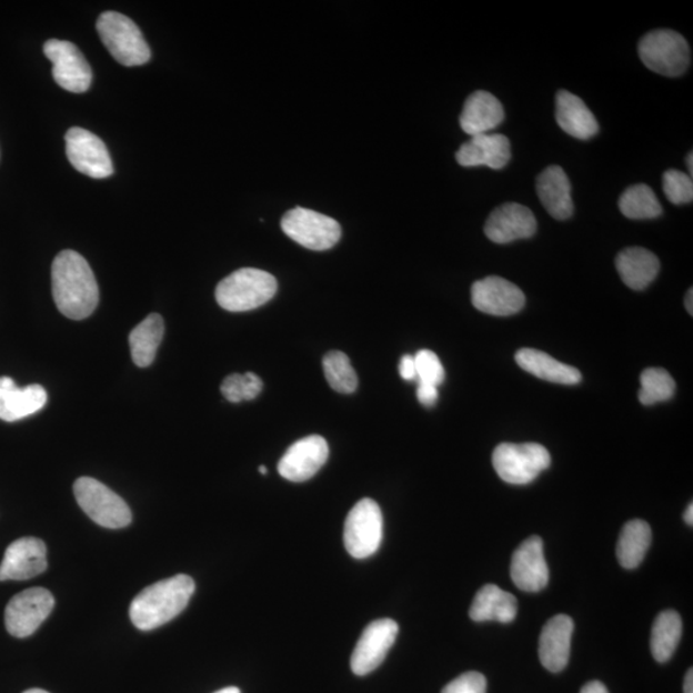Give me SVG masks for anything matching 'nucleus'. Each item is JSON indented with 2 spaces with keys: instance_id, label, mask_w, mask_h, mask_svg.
Masks as SVG:
<instances>
[{
  "instance_id": "f257e3e1",
  "label": "nucleus",
  "mask_w": 693,
  "mask_h": 693,
  "mask_svg": "<svg viewBox=\"0 0 693 693\" xmlns=\"http://www.w3.org/2000/svg\"><path fill=\"white\" fill-rule=\"evenodd\" d=\"M52 292L62 315L84 320L92 315L99 302V288L92 268L76 251H62L52 265Z\"/></svg>"
},
{
  "instance_id": "f03ea898",
  "label": "nucleus",
  "mask_w": 693,
  "mask_h": 693,
  "mask_svg": "<svg viewBox=\"0 0 693 693\" xmlns=\"http://www.w3.org/2000/svg\"><path fill=\"white\" fill-rule=\"evenodd\" d=\"M195 591L193 578L178 574L147 587L131 602L130 619L140 631H152L184 612Z\"/></svg>"
},
{
  "instance_id": "7ed1b4c3",
  "label": "nucleus",
  "mask_w": 693,
  "mask_h": 693,
  "mask_svg": "<svg viewBox=\"0 0 693 693\" xmlns=\"http://www.w3.org/2000/svg\"><path fill=\"white\" fill-rule=\"evenodd\" d=\"M278 282L268 271L245 268L231 272L217 288L220 308L230 312L259 309L274 299Z\"/></svg>"
},
{
  "instance_id": "20e7f679",
  "label": "nucleus",
  "mask_w": 693,
  "mask_h": 693,
  "mask_svg": "<svg viewBox=\"0 0 693 693\" xmlns=\"http://www.w3.org/2000/svg\"><path fill=\"white\" fill-rule=\"evenodd\" d=\"M97 31L116 61L134 68L151 60V49L135 22L119 12L99 16Z\"/></svg>"
},
{
  "instance_id": "39448f33",
  "label": "nucleus",
  "mask_w": 693,
  "mask_h": 693,
  "mask_svg": "<svg viewBox=\"0 0 693 693\" xmlns=\"http://www.w3.org/2000/svg\"><path fill=\"white\" fill-rule=\"evenodd\" d=\"M639 53L649 70L667 78L683 76L691 62L687 40L673 30L649 32L640 41Z\"/></svg>"
},
{
  "instance_id": "423d86ee",
  "label": "nucleus",
  "mask_w": 693,
  "mask_h": 693,
  "mask_svg": "<svg viewBox=\"0 0 693 693\" xmlns=\"http://www.w3.org/2000/svg\"><path fill=\"white\" fill-rule=\"evenodd\" d=\"M492 464L503 482L531 483L551 465V456L539 443H502L493 451Z\"/></svg>"
},
{
  "instance_id": "0eeeda50",
  "label": "nucleus",
  "mask_w": 693,
  "mask_h": 693,
  "mask_svg": "<svg viewBox=\"0 0 693 693\" xmlns=\"http://www.w3.org/2000/svg\"><path fill=\"white\" fill-rule=\"evenodd\" d=\"M73 493L82 511L98 525L121 530L133 519L127 502L93 478H79L73 484Z\"/></svg>"
},
{
  "instance_id": "6e6552de",
  "label": "nucleus",
  "mask_w": 693,
  "mask_h": 693,
  "mask_svg": "<svg viewBox=\"0 0 693 693\" xmlns=\"http://www.w3.org/2000/svg\"><path fill=\"white\" fill-rule=\"evenodd\" d=\"M383 514L378 503L364 499L350 511L344 524V546L354 559H366L381 548Z\"/></svg>"
},
{
  "instance_id": "1a4fd4ad",
  "label": "nucleus",
  "mask_w": 693,
  "mask_h": 693,
  "mask_svg": "<svg viewBox=\"0 0 693 693\" xmlns=\"http://www.w3.org/2000/svg\"><path fill=\"white\" fill-rule=\"evenodd\" d=\"M282 229L295 243L311 251H327L340 242L342 228L332 218L303 208L288 211Z\"/></svg>"
},
{
  "instance_id": "9d476101",
  "label": "nucleus",
  "mask_w": 693,
  "mask_h": 693,
  "mask_svg": "<svg viewBox=\"0 0 693 693\" xmlns=\"http://www.w3.org/2000/svg\"><path fill=\"white\" fill-rule=\"evenodd\" d=\"M44 54L53 63V79L70 93H86L92 84L93 72L80 49L68 40H48Z\"/></svg>"
},
{
  "instance_id": "9b49d317",
  "label": "nucleus",
  "mask_w": 693,
  "mask_h": 693,
  "mask_svg": "<svg viewBox=\"0 0 693 693\" xmlns=\"http://www.w3.org/2000/svg\"><path fill=\"white\" fill-rule=\"evenodd\" d=\"M54 607V597L46 589H30L16 595L6 607L7 631L24 639L36 633Z\"/></svg>"
},
{
  "instance_id": "f8f14e48",
  "label": "nucleus",
  "mask_w": 693,
  "mask_h": 693,
  "mask_svg": "<svg viewBox=\"0 0 693 693\" xmlns=\"http://www.w3.org/2000/svg\"><path fill=\"white\" fill-rule=\"evenodd\" d=\"M66 154L73 168L92 179L110 178L113 163L101 138L81 128L66 134Z\"/></svg>"
},
{
  "instance_id": "ddd939ff",
  "label": "nucleus",
  "mask_w": 693,
  "mask_h": 693,
  "mask_svg": "<svg viewBox=\"0 0 693 693\" xmlns=\"http://www.w3.org/2000/svg\"><path fill=\"white\" fill-rule=\"evenodd\" d=\"M399 624L392 619H379L362 632L351 656V670L356 675H366L384 662L399 635Z\"/></svg>"
},
{
  "instance_id": "4468645a",
  "label": "nucleus",
  "mask_w": 693,
  "mask_h": 693,
  "mask_svg": "<svg viewBox=\"0 0 693 693\" xmlns=\"http://www.w3.org/2000/svg\"><path fill=\"white\" fill-rule=\"evenodd\" d=\"M329 445L321 435H310L297 441L279 461V474L289 482H307L325 465Z\"/></svg>"
},
{
  "instance_id": "2eb2a0df",
  "label": "nucleus",
  "mask_w": 693,
  "mask_h": 693,
  "mask_svg": "<svg viewBox=\"0 0 693 693\" xmlns=\"http://www.w3.org/2000/svg\"><path fill=\"white\" fill-rule=\"evenodd\" d=\"M473 307L493 317H511L523 310L525 295L518 285L500 277L478 280L472 287Z\"/></svg>"
},
{
  "instance_id": "dca6fc26",
  "label": "nucleus",
  "mask_w": 693,
  "mask_h": 693,
  "mask_svg": "<svg viewBox=\"0 0 693 693\" xmlns=\"http://www.w3.org/2000/svg\"><path fill=\"white\" fill-rule=\"evenodd\" d=\"M48 568L46 543L36 538L14 541L0 564V582L28 581Z\"/></svg>"
},
{
  "instance_id": "f3484780",
  "label": "nucleus",
  "mask_w": 693,
  "mask_h": 693,
  "mask_svg": "<svg viewBox=\"0 0 693 693\" xmlns=\"http://www.w3.org/2000/svg\"><path fill=\"white\" fill-rule=\"evenodd\" d=\"M511 580L519 590L541 592L549 583V568L543 554V541L533 535L524 541L511 559Z\"/></svg>"
},
{
  "instance_id": "a211bd4d",
  "label": "nucleus",
  "mask_w": 693,
  "mask_h": 693,
  "mask_svg": "<svg viewBox=\"0 0 693 693\" xmlns=\"http://www.w3.org/2000/svg\"><path fill=\"white\" fill-rule=\"evenodd\" d=\"M538 231L533 212L519 203H505L490 214L484 233L493 243L508 244L532 238Z\"/></svg>"
},
{
  "instance_id": "6ab92c4d",
  "label": "nucleus",
  "mask_w": 693,
  "mask_h": 693,
  "mask_svg": "<svg viewBox=\"0 0 693 693\" xmlns=\"http://www.w3.org/2000/svg\"><path fill=\"white\" fill-rule=\"evenodd\" d=\"M574 622L571 616L559 614L543 626L540 637V660L552 673L564 671L571 657Z\"/></svg>"
},
{
  "instance_id": "aec40b11",
  "label": "nucleus",
  "mask_w": 693,
  "mask_h": 693,
  "mask_svg": "<svg viewBox=\"0 0 693 693\" xmlns=\"http://www.w3.org/2000/svg\"><path fill=\"white\" fill-rule=\"evenodd\" d=\"M48 402L43 386L31 384L18 386L13 379L0 376V419L13 423L37 414Z\"/></svg>"
},
{
  "instance_id": "412c9836",
  "label": "nucleus",
  "mask_w": 693,
  "mask_h": 693,
  "mask_svg": "<svg viewBox=\"0 0 693 693\" xmlns=\"http://www.w3.org/2000/svg\"><path fill=\"white\" fill-rule=\"evenodd\" d=\"M461 167H486L501 170L511 160V144L508 137L502 134H482L472 137L462 144L456 153Z\"/></svg>"
},
{
  "instance_id": "4be33fe9",
  "label": "nucleus",
  "mask_w": 693,
  "mask_h": 693,
  "mask_svg": "<svg viewBox=\"0 0 693 693\" xmlns=\"http://www.w3.org/2000/svg\"><path fill=\"white\" fill-rule=\"evenodd\" d=\"M505 120V110L496 97L484 90L469 96L460 114V127L470 137L489 134Z\"/></svg>"
},
{
  "instance_id": "5701e85b",
  "label": "nucleus",
  "mask_w": 693,
  "mask_h": 693,
  "mask_svg": "<svg viewBox=\"0 0 693 693\" xmlns=\"http://www.w3.org/2000/svg\"><path fill=\"white\" fill-rule=\"evenodd\" d=\"M538 194L552 218L564 221L572 218L574 203L572 184L560 167L544 169L538 178Z\"/></svg>"
},
{
  "instance_id": "b1692460",
  "label": "nucleus",
  "mask_w": 693,
  "mask_h": 693,
  "mask_svg": "<svg viewBox=\"0 0 693 693\" xmlns=\"http://www.w3.org/2000/svg\"><path fill=\"white\" fill-rule=\"evenodd\" d=\"M556 121L568 135L580 140H589L600 130L595 114L580 97L568 90H560L556 96Z\"/></svg>"
},
{
  "instance_id": "393cba45",
  "label": "nucleus",
  "mask_w": 693,
  "mask_h": 693,
  "mask_svg": "<svg viewBox=\"0 0 693 693\" xmlns=\"http://www.w3.org/2000/svg\"><path fill=\"white\" fill-rule=\"evenodd\" d=\"M615 267L626 287L643 291L656 279L660 262L653 252L632 247L617 254Z\"/></svg>"
},
{
  "instance_id": "a878e982",
  "label": "nucleus",
  "mask_w": 693,
  "mask_h": 693,
  "mask_svg": "<svg viewBox=\"0 0 693 693\" xmlns=\"http://www.w3.org/2000/svg\"><path fill=\"white\" fill-rule=\"evenodd\" d=\"M518 613V601L511 593L503 591L496 584H485L470 607V617L474 622H499L509 624L514 622Z\"/></svg>"
},
{
  "instance_id": "bb28decb",
  "label": "nucleus",
  "mask_w": 693,
  "mask_h": 693,
  "mask_svg": "<svg viewBox=\"0 0 693 693\" xmlns=\"http://www.w3.org/2000/svg\"><path fill=\"white\" fill-rule=\"evenodd\" d=\"M516 364L534 376L556 384L574 385L582 381L580 370L569 366L539 350L523 349L516 353Z\"/></svg>"
},
{
  "instance_id": "cd10ccee",
  "label": "nucleus",
  "mask_w": 693,
  "mask_h": 693,
  "mask_svg": "<svg viewBox=\"0 0 693 693\" xmlns=\"http://www.w3.org/2000/svg\"><path fill=\"white\" fill-rule=\"evenodd\" d=\"M164 334V323L159 313H151L129 335L131 358L139 368L153 364Z\"/></svg>"
},
{
  "instance_id": "c85d7f7f",
  "label": "nucleus",
  "mask_w": 693,
  "mask_h": 693,
  "mask_svg": "<svg viewBox=\"0 0 693 693\" xmlns=\"http://www.w3.org/2000/svg\"><path fill=\"white\" fill-rule=\"evenodd\" d=\"M651 539H653L651 528L643 520L635 519L626 523L617 540L619 563L625 569L637 568L646 556Z\"/></svg>"
},
{
  "instance_id": "c756f323",
  "label": "nucleus",
  "mask_w": 693,
  "mask_h": 693,
  "mask_svg": "<svg viewBox=\"0 0 693 693\" xmlns=\"http://www.w3.org/2000/svg\"><path fill=\"white\" fill-rule=\"evenodd\" d=\"M682 621L673 610L660 613L651 631V653L659 663H665L675 653L681 641Z\"/></svg>"
},
{
  "instance_id": "7c9ffc66",
  "label": "nucleus",
  "mask_w": 693,
  "mask_h": 693,
  "mask_svg": "<svg viewBox=\"0 0 693 693\" xmlns=\"http://www.w3.org/2000/svg\"><path fill=\"white\" fill-rule=\"evenodd\" d=\"M619 209L631 220L656 219L663 213L662 204L653 189L646 184H637L625 189L619 200Z\"/></svg>"
},
{
  "instance_id": "2f4dec72",
  "label": "nucleus",
  "mask_w": 693,
  "mask_h": 693,
  "mask_svg": "<svg viewBox=\"0 0 693 693\" xmlns=\"http://www.w3.org/2000/svg\"><path fill=\"white\" fill-rule=\"evenodd\" d=\"M327 381L334 391L342 394H351L358 390L359 378L346 354L341 351H332L323 360Z\"/></svg>"
},
{
  "instance_id": "473e14b6",
  "label": "nucleus",
  "mask_w": 693,
  "mask_h": 693,
  "mask_svg": "<svg viewBox=\"0 0 693 693\" xmlns=\"http://www.w3.org/2000/svg\"><path fill=\"white\" fill-rule=\"evenodd\" d=\"M639 399L645 406L673 399L675 393L674 379L666 370L650 368L641 374Z\"/></svg>"
},
{
  "instance_id": "72a5a7b5",
  "label": "nucleus",
  "mask_w": 693,
  "mask_h": 693,
  "mask_svg": "<svg viewBox=\"0 0 693 693\" xmlns=\"http://www.w3.org/2000/svg\"><path fill=\"white\" fill-rule=\"evenodd\" d=\"M263 383L253 373L231 374L221 384V393L229 402L251 401L262 392Z\"/></svg>"
},
{
  "instance_id": "f704fd0d",
  "label": "nucleus",
  "mask_w": 693,
  "mask_h": 693,
  "mask_svg": "<svg viewBox=\"0 0 693 693\" xmlns=\"http://www.w3.org/2000/svg\"><path fill=\"white\" fill-rule=\"evenodd\" d=\"M664 193L673 204H687L693 200V183L689 173L667 170L663 177Z\"/></svg>"
},
{
  "instance_id": "c9c22d12",
  "label": "nucleus",
  "mask_w": 693,
  "mask_h": 693,
  "mask_svg": "<svg viewBox=\"0 0 693 693\" xmlns=\"http://www.w3.org/2000/svg\"><path fill=\"white\" fill-rule=\"evenodd\" d=\"M418 382L440 386L444 382L445 373L441 360L431 350H422L415 354Z\"/></svg>"
},
{
  "instance_id": "e433bc0d",
  "label": "nucleus",
  "mask_w": 693,
  "mask_h": 693,
  "mask_svg": "<svg viewBox=\"0 0 693 693\" xmlns=\"http://www.w3.org/2000/svg\"><path fill=\"white\" fill-rule=\"evenodd\" d=\"M485 676L478 672H468L453 680L442 693H485Z\"/></svg>"
},
{
  "instance_id": "4c0bfd02",
  "label": "nucleus",
  "mask_w": 693,
  "mask_h": 693,
  "mask_svg": "<svg viewBox=\"0 0 693 693\" xmlns=\"http://www.w3.org/2000/svg\"><path fill=\"white\" fill-rule=\"evenodd\" d=\"M418 401L423 404V406L432 408L439 401L440 392L439 386L433 384L419 382L416 390Z\"/></svg>"
},
{
  "instance_id": "58836bf2",
  "label": "nucleus",
  "mask_w": 693,
  "mask_h": 693,
  "mask_svg": "<svg viewBox=\"0 0 693 693\" xmlns=\"http://www.w3.org/2000/svg\"><path fill=\"white\" fill-rule=\"evenodd\" d=\"M400 375L403 381H418L415 358L411 354H404L400 361Z\"/></svg>"
},
{
  "instance_id": "ea45409f",
  "label": "nucleus",
  "mask_w": 693,
  "mask_h": 693,
  "mask_svg": "<svg viewBox=\"0 0 693 693\" xmlns=\"http://www.w3.org/2000/svg\"><path fill=\"white\" fill-rule=\"evenodd\" d=\"M581 693H609L607 689L599 681H592L581 690Z\"/></svg>"
},
{
  "instance_id": "a19ab883",
  "label": "nucleus",
  "mask_w": 693,
  "mask_h": 693,
  "mask_svg": "<svg viewBox=\"0 0 693 693\" xmlns=\"http://www.w3.org/2000/svg\"><path fill=\"white\" fill-rule=\"evenodd\" d=\"M684 693H693V671L690 670L684 679Z\"/></svg>"
},
{
  "instance_id": "79ce46f5",
  "label": "nucleus",
  "mask_w": 693,
  "mask_h": 693,
  "mask_svg": "<svg viewBox=\"0 0 693 693\" xmlns=\"http://www.w3.org/2000/svg\"><path fill=\"white\" fill-rule=\"evenodd\" d=\"M684 518V522H686L689 525L693 524V505L692 503H690L686 513H684L683 515Z\"/></svg>"
},
{
  "instance_id": "37998d69",
  "label": "nucleus",
  "mask_w": 693,
  "mask_h": 693,
  "mask_svg": "<svg viewBox=\"0 0 693 693\" xmlns=\"http://www.w3.org/2000/svg\"><path fill=\"white\" fill-rule=\"evenodd\" d=\"M692 300H693V292H692V289H690V291L686 294V300H684V304H686V310L691 313V315L693 313Z\"/></svg>"
},
{
  "instance_id": "c03bdc74",
  "label": "nucleus",
  "mask_w": 693,
  "mask_h": 693,
  "mask_svg": "<svg viewBox=\"0 0 693 693\" xmlns=\"http://www.w3.org/2000/svg\"><path fill=\"white\" fill-rule=\"evenodd\" d=\"M214 693H241V690L237 689V687H227V689H222L218 692Z\"/></svg>"
},
{
  "instance_id": "a18cd8bd",
  "label": "nucleus",
  "mask_w": 693,
  "mask_h": 693,
  "mask_svg": "<svg viewBox=\"0 0 693 693\" xmlns=\"http://www.w3.org/2000/svg\"><path fill=\"white\" fill-rule=\"evenodd\" d=\"M692 160H693L692 152H690L689 155H687V161L686 162H687V168H689L691 178H692V173H693V164H692L693 161Z\"/></svg>"
},
{
  "instance_id": "49530a36",
  "label": "nucleus",
  "mask_w": 693,
  "mask_h": 693,
  "mask_svg": "<svg viewBox=\"0 0 693 693\" xmlns=\"http://www.w3.org/2000/svg\"><path fill=\"white\" fill-rule=\"evenodd\" d=\"M23 693H49V692H47L44 690L32 689V690H29V691L23 692Z\"/></svg>"
},
{
  "instance_id": "de8ad7c7",
  "label": "nucleus",
  "mask_w": 693,
  "mask_h": 693,
  "mask_svg": "<svg viewBox=\"0 0 693 693\" xmlns=\"http://www.w3.org/2000/svg\"><path fill=\"white\" fill-rule=\"evenodd\" d=\"M259 472H260L262 475H267V474H268V468H267V466L261 465V466L259 468Z\"/></svg>"
}]
</instances>
